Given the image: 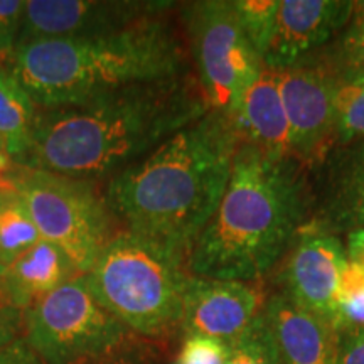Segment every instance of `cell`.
<instances>
[{"label": "cell", "mask_w": 364, "mask_h": 364, "mask_svg": "<svg viewBox=\"0 0 364 364\" xmlns=\"http://www.w3.org/2000/svg\"><path fill=\"white\" fill-rule=\"evenodd\" d=\"M211 110L194 71L38 108L22 167L75 179H110Z\"/></svg>", "instance_id": "cell-1"}, {"label": "cell", "mask_w": 364, "mask_h": 364, "mask_svg": "<svg viewBox=\"0 0 364 364\" xmlns=\"http://www.w3.org/2000/svg\"><path fill=\"white\" fill-rule=\"evenodd\" d=\"M240 135L233 118L209 110L108 179L105 199L125 230L189 258L225 194Z\"/></svg>", "instance_id": "cell-2"}, {"label": "cell", "mask_w": 364, "mask_h": 364, "mask_svg": "<svg viewBox=\"0 0 364 364\" xmlns=\"http://www.w3.org/2000/svg\"><path fill=\"white\" fill-rule=\"evenodd\" d=\"M311 171L240 140L221 203L189 252L191 275L260 282L312 221Z\"/></svg>", "instance_id": "cell-3"}, {"label": "cell", "mask_w": 364, "mask_h": 364, "mask_svg": "<svg viewBox=\"0 0 364 364\" xmlns=\"http://www.w3.org/2000/svg\"><path fill=\"white\" fill-rule=\"evenodd\" d=\"M172 12L108 34L29 41L17 46L6 63L38 108L179 78L194 70Z\"/></svg>", "instance_id": "cell-4"}, {"label": "cell", "mask_w": 364, "mask_h": 364, "mask_svg": "<svg viewBox=\"0 0 364 364\" xmlns=\"http://www.w3.org/2000/svg\"><path fill=\"white\" fill-rule=\"evenodd\" d=\"M188 257L120 228L85 273L91 294L132 334L164 343L181 334Z\"/></svg>", "instance_id": "cell-5"}, {"label": "cell", "mask_w": 364, "mask_h": 364, "mask_svg": "<svg viewBox=\"0 0 364 364\" xmlns=\"http://www.w3.org/2000/svg\"><path fill=\"white\" fill-rule=\"evenodd\" d=\"M0 181L22 196L41 238L51 241L88 273L120 228L95 181L12 166Z\"/></svg>", "instance_id": "cell-6"}, {"label": "cell", "mask_w": 364, "mask_h": 364, "mask_svg": "<svg viewBox=\"0 0 364 364\" xmlns=\"http://www.w3.org/2000/svg\"><path fill=\"white\" fill-rule=\"evenodd\" d=\"M177 12L194 75L209 107L233 118L265 68L235 0H196L181 4Z\"/></svg>", "instance_id": "cell-7"}, {"label": "cell", "mask_w": 364, "mask_h": 364, "mask_svg": "<svg viewBox=\"0 0 364 364\" xmlns=\"http://www.w3.org/2000/svg\"><path fill=\"white\" fill-rule=\"evenodd\" d=\"M129 334L91 294L85 275L44 295L24 314V339L48 364H88Z\"/></svg>", "instance_id": "cell-8"}, {"label": "cell", "mask_w": 364, "mask_h": 364, "mask_svg": "<svg viewBox=\"0 0 364 364\" xmlns=\"http://www.w3.org/2000/svg\"><path fill=\"white\" fill-rule=\"evenodd\" d=\"M277 73L290 130V156L311 172L317 171L338 144V80L311 58Z\"/></svg>", "instance_id": "cell-9"}, {"label": "cell", "mask_w": 364, "mask_h": 364, "mask_svg": "<svg viewBox=\"0 0 364 364\" xmlns=\"http://www.w3.org/2000/svg\"><path fill=\"white\" fill-rule=\"evenodd\" d=\"M176 9L162 0H27L17 46L115 33Z\"/></svg>", "instance_id": "cell-10"}, {"label": "cell", "mask_w": 364, "mask_h": 364, "mask_svg": "<svg viewBox=\"0 0 364 364\" xmlns=\"http://www.w3.org/2000/svg\"><path fill=\"white\" fill-rule=\"evenodd\" d=\"M282 263V294L339 332L338 287L348 265L346 248L336 235L307 225Z\"/></svg>", "instance_id": "cell-11"}, {"label": "cell", "mask_w": 364, "mask_h": 364, "mask_svg": "<svg viewBox=\"0 0 364 364\" xmlns=\"http://www.w3.org/2000/svg\"><path fill=\"white\" fill-rule=\"evenodd\" d=\"M265 302L260 282L193 275L186 290L181 336L199 334L231 343L257 321Z\"/></svg>", "instance_id": "cell-12"}, {"label": "cell", "mask_w": 364, "mask_h": 364, "mask_svg": "<svg viewBox=\"0 0 364 364\" xmlns=\"http://www.w3.org/2000/svg\"><path fill=\"white\" fill-rule=\"evenodd\" d=\"M353 0H279L263 65L285 70L332 43L349 26Z\"/></svg>", "instance_id": "cell-13"}, {"label": "cell", "mask_w": 364, "mask_h": 364, "mask_svg": "<svg viewBox=\"0 0 364 364\" xmlns=\"http://www.w3.org/2000/svg\"><path fill=\"white\" fill-rule=\"evenodd\" d=\"M312 225L331 235L364 230V139L336 145L317 171Z\"/></svg>", "instance_id": "cell-14"}, {"label": "cell", "mask_w": 364, "mask_h": 364, "mask_svg": "<svg viewBox=\"0 0 364 364\" xmlns=\"http://www.w3.org/2000/svg\"><path fill=\"white\" fill-rule=\"evenodd\" d=\"M263 314L279 364H338L339 332L329 322L282 292L267 299Z\"/></svg>", "instance_id": "cell-15"}, {"label": "cell", "mask_w": 364, "mask_h": 364, "mask_svg": "<svg viewBox=\"0 0 364 364\" xmlns=\"http://www.w3.org/2000/svg\"><path fill=\"white\" fill-rule=\"evenodd\" d=\"M233 122L240 140L255 145L268 156H290V130L280 95L279 73L263 68L241 100Z\"/></svg>", "instance_id": "cell-16"}, {"label": "cell", "mask_w": 364, "mask_h": 364, "mask_svg": "<svg viewBox=\"0 0 364 364\" xmlns=\"http://www.w3.org/2000/svg\"><path fill=\"white\" fill-rule=\"evenodd\" d=\"M83 275L68 255L51 241L41 240L22 253L2 275L9 292L24 312L61 285Z\"/></svg>", "instance_id": "cell-17"}, {"label": "cell", "mask_w": 364, "mask_h": 364, "mask_svg": "<svg viewBox=\"0 0 364 364\" xmlns=\"http://www.w3.org/2000/svg\"><path fill=\"white\" fill-rule=\"evenodd\" d=\"M38 105L14 75L6 61L0 63V136L14 166H21L33 144Z\"/></svg>", "instance_id": "cell-18"}, {"label": "cell", "mask_w": 364, "mask_h": 364, "mask_svg": "<svg viewBox=\"0 0 364 364\" xmlns=\"http://www.w3.org/2000/svg\"><path fill=\"white\" fill-rule=\"evenodd\" d=\"M43 240L29 208L16 189L0 181V263L11 267Z\"/></svg>", "instance_id": "cell-19"}, {"label": "cell", "mask_w": 364, "mask_h": 364, "mask_svg": "<svg viewBox=\"0 0 364 364\" xmlns=\"http://www.w3.org/2000/svg\"><path fill=\"white\" fill-rule=\"evenodd\" d=\"M309 58L324 66L338 83L364 80V27L349 24L332 43Z\"/></svg>", "instance_id": "cell-20"}, {"label": "cell", "mask_w": 364, "mask_h": 364, "mask_svg": "<svg viewBox=\"0 0 364 364\" xmlns=\"http://www.w3.org/2000/svg\"><path fill=\"white\" fill-rule=\"evenodd\" d=\"M225 364H279L265 314L262 312L243 334L231 341Z\"/></svg>", "instance_id": "cell-21"}, {"label": "cell", "mask_w": 364, "mask_h": 364, "mask_svg": "<svg viewBox=\"0 0 364 364\" xmlns=\"http://www.w3.org/2000/svg\"><path fill=\"white\" fill-rule=\"evenodd\" d=\"M336 134L338 144L364 139V80L339 83L336 91Z\"/></svg>", "instance_id": "cell-22"}, {"label": "cell", "mask_w": 364, "mask_h": 364, "mask_svg": "<svg viewBox=\"0 0 364 364\" xmlns=\"http://www.w3.org/2000/svg\"><path fill=\"white\" fill-rule=\"evenodd\" d=\"M241 22L262 58H265L275 29L279 0H235Z\"/></svg>", "instance_id": "cell-23"}, {"label": "cell", "mask_w": 364, "mask_h": 364, "mask_svg": "<svg viewBox=\"0 0 364 364\" xmlns=\"http://www.w3.org/2000/svg\"><path fill=\"white\" fill-rule=\"evenodd\" d=\"M339 331L364 327V270L348 260L338 287Z\"/></svg>", "instance_id": "cell-24"}, {"label": "cell", "mask_w": 364, "mask_h": 364, "mask_svg": "<svg viewBox=\"0 0 364 364\" xmlns=\"http://www.w3.org/2000/svg\"><path fill=\"white\" fill-rule=\"evenodd\" d=\"M164 343H156L129 334L102 356L91 359L88 364H164Z\"/></svg>", "instance_id": "cell-25"}, {"label": "cell", "mask_w": 364, "mask_h": 364, "mask_svg": "<svg viewBox=\"0 0 364 364\" xmlns=\"http://www.w3.org/2000/svg\"><path fill=\"white\" fill-rule=\"evenodd\" d=\"M230 343L199 334H182L172 364H225Z\"/></svg>", "instance_id": "cell-26"}, {"label": "cell", "mask_w": 364, "mask_h": 364, "mask_svg": "<svg viewBox=\"0 0 364 364\" xmlns=\"http://www.w3.org/2000/svg\"><path fill=\"white\" fill-rule=\"evenodd\" d=\"M24 0H0V59L7 61L19 43L24 21Z\"/></svg>", "instance_id": "cell-27"}, {"label": "cell", "mask_w": 364, "mask_h": 364, "mask_svg": "<svg viewBox=\"0 0 364 364\" xmlns=\"http://www.w3.org/2000/svg\"><path fill=\"white\" fill-rule=\"evenodd\" d=\"M24 309L19 307L0 277V351L24 338Z\"/></svg>", "instance_id": "cell-28"}, {"label": "cell", "mask_w": 364, "mask_h": 364, "mask_svg": "<svg viewBox=\"0 0 364 364\" xmlns=\"http://www.w3.org/2000/svg\"><path fill=\"white\" fill-rule=\"evenodd\" d=\"M338 364H364V327L339 331Z\"/></svg>", "instance_id": "cell-29"}, {"label": "cell", "mask_w": 364, "mask_h": 364, "mask_svg": "<svg viewBox=\"0 0 364 364\" xmlns=\"http://www.w3.org/2000/svg\"><path fill=\"white\" fill-rule=\"evenodd\" d=\"M0 364H48L24 338L14 341L0 351Z\"/></svg>", "instance_id": "cell-30"}, {"label": "cell", "mask_w": 364, "mask_h": 364, "mask_svg": "<svg viewBox=\"0 0 364 364\" xmlns=\"http://www.w3.org/2000/svg\"><path fill=\"white\" fill-rule=\"evenodd\" d=\"M344 248L348 260L364 270V230H356L346 235Z\"/></svg>", "instance_id": "cell-31"}, {"label": "cell", "mask_w": 364, "mask_h": 364, "mask_svg": "<svg viewBox=\"0 0 364 364\" xmlns=\"http://www.w3.org/2000/svg\"><path fill=\"white\" fill-rule=\"evenodd\" d=\"M349 24L364 27V0H358V2H354L353 17H351V22H349Z\"/></svg>", "instance_id": "cell-32"}, {"label": "cell", "mask_w": 364, "mask_h": 364, "mask_svg": "<svg viewBox=\"0 0 364 364\" xmlns=\"http://www.w3.org/2000/svg\"><path fill=\"white\" fill-rule=\"evenodd\" d=\"M14 166L11 156H9L6 144H4L2 136H0V174L7 172Z\"/></svg>", "instance_id": "cell-33"}, {"label": "cell", "mask_w": 364, "mask_h": 364, "mask_svg": "<svg viewBox=\"0 0 364 364\" xmlns=\"http://www.w3.org/2000/svg\"><path fill=\"white\" fill-rule=\"evenodd\" d=\"M4 273H6V268H4V267H2V263H0V277H2Z\"/></svg>", "instance_id": "cell-34"}, {"label": "cell", "mask_w": 364, "mask_h": 364, "mask_svg": "<svg viewBox=\"0 0 364 364\" xmlns=\"http://www.w3.org/2000/svg\"><path fill=\"white\" fill-rule=\"evenodd\" d=\"M0 63H2V59H0Z\"/></svg>", "instance_id": "cell-35"}]
</instances>
